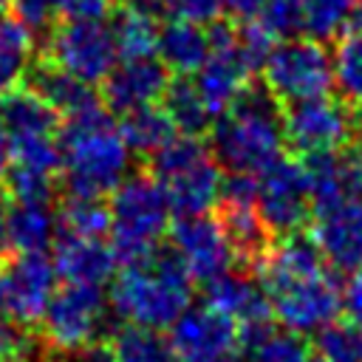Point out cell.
Returning a JSON list of instances; mask_svg holds the SVG:
<instances>
[{
	"label": "cell",
	"instance_id": "6da1fadb",
	"mask_svg": "<svg viewBox=\"0 0 362 362\" xmlns=\"http://www.w3.org/2000/svg\"><path fill=\"white\" fill-rule=\"evenodd\" d=\"M257 280L269 297L272 314L294 334H311L337 320L342 291L317 243L305 235H280L257 263Z\"/></svg>",
	"mask_w": 362,
	"mask_h": 362
},
{
	"label": "cell",
	"instance_id": "7a4b0ae2",
	"mask_svg": "<svg viewBox=\"0 0 362 362\" xmlns=\"http://www.w3.org/2000/svg\"><path fill=\"white\" fill-rule=\"evenodd\" d=\"M59 156L68 195L105 198L124 178L130 167V147L113 124L105 102L65 116L59 124Z\"/></svg>",
	"mask_w": 362,
	"mask_h": 362
},
{
	"label": "cell",
	"instance_id": "3957f363",
	"mask_svg": "<svg viewBox=\"0 0 362 362\" xmlns=\"http://www.w3.org/2000/svg\"><path fill=\"white\" fill-rule=\"evenodd\" d=\"M283 110L266 85H249L212 127V153L229 173L260 175L280 158Z\"/></svg>",
	"mask_w": 362,
	"mask_h": 362
},
{
	"label": "cell",
	"instance_id": "277c9868",
	"mask_svg": "<svg viewBox=\"0 0 362 362\" xmlns=\"http://www.w3.org/2000/svg\"><path fill=\"white\" fill-rule=\"evenodd\" d=\"M192 280L173 252H153L139 263L122 266L110 283V308L127 322L150 331L173 328L189 308Z\"/></svg>",
	"mask_w": 362,
	"mask_h": 362
},
{
	"label": "cell",
	"instance_id": "5b68a950",
	"mask_svg": "<svg viewBox=\"0 0 362 362\" xmlns=\"http://www.w3.org/2000/svg\"><path fill=\"white\" fill-rule=\"evenodd\" d=\"M110 246L122 266L161 249L170 229V201L153 175H130L110 192Z\"/></svg>",
	"mask_w": 362,
	"mask_h": 362
},
{
	"label": "cell",
	"instance_id": "8992f818",
	"mask_svg": "<svg viewBox=\"0 0 362 362\" xmlns=\"http://www.w3.org/2000/svg\"><path fill=\"white\" fill-rule=\"evenodd\" d=\"M150 175L164 189L170 206L181 215H204L221 201L223 173L198 136H175L150 161Z\"/></svg>",
	"mask_w": 362,
	"mask_h": 362
},
{
	"label": "cell",
	"instance_id": "52a82bcc",
	"mask_svg": "<svg viewBox=\"0 0 362 362\" xmlns=\"http://www.w3.org/2000/svg\"><path fill=\"white\" fill-rule=\"evenodd\" d=\"M260 71L266 90L283 105L328 96V90L334 88L331 54L320 40L311 37L280 40Z\"/></svg>",
	"mask_w": 362,
	"mask_h": 362
},
{
	"label": "cell",
	"instance_id": "ba28073f",
	"mask_svg": "<svg viewBox=\"0 0 362 362\" xmlns=\"http://www.w3.org/2000/svg\"><path fill=\"white\" fill-rule=\"evenodd\" d=\"M119 51L110 23L93 17H68L51 28L42 51V62L88 82L99 85L116 68Z\"/></svg>",
	"mask_w": 362,
	"mask_h": 362
},
{
	"label": "cell",
	"instance_id": "9c48e42d",
	"mask_svg": "<svg viewBox=\"0 0 362 362\" xmlns=\"http://www.w3.org/2000/svg\"><path fill=\"white\" fill-rule=\"evenodd\" d=\"M107 320V305L102 286H82V283H62L45 311H42V337L57 351H85L96 345Z\"/></svg>",
	"mask_w": 362,
	"mask_h": 362
},
{
	"label": "cell",
	"instance_id": "30bf717a",
	"mask_svg": "<svg viewBox=\"0 0 362 362\" xmlns=\"http://www.w3.org/2000/svg\"><path fill=\"white\" fill-rule=\"evenodd\" d=\"M354 130L356 119L342 99L317 96L305 102H291L283 110V136L303 158L351 144Z\"/></svg>",
	"mask_w": 362,
	"mask_h": 362
},
{
	"label": "cell",
	"instance_id": "8fae6325",
	"mask_svg": "<svg viewBox=\"0 0 362 362\" xmlns=\"http://www.w3.org/2000/svg\"><path fill=\"white\" fill-rule=\"evenodd\" d=\"M170 252L175 255L187 277L201 286L223 277L235 263V252L221 221L206 212L181 215L170 226Z\"/></svg>",
	"mask_w": 362,
	"mask_h": 362
},
{
	"label": "cell",
	"instance_id": "7c38bea8",
	"mask_svg": "<svg viewBox=\"0 0 362 362\" xmlns=\"http://www.w3.org/2000/svg\"><path fill=\"white\" fill-rule=\"evenodd\" d=\"M54 260L42 252H20L0 263V314L28 328L42 320V311L57 291Z\"/></svg>",
	"mask_w": 362,
	"mask_h": 362
},
{
	"label": "cell",
	"instance_id": "4fadbf2b",
	"mask_svg": "<svg viewBox=\"0 0 362 362\" xmlns=\"http://www.w3.org/2000/svg\"><path fill=\"white\" fill-rule=\"evenodd\" d=\"M257 212L269 232L291 235L311 212L308 173L303 161L280 156L257 175Z\"/></svg>",
	"mask_w": 362,
	"mask_h": 362
},
{
	"label": "cell",
	"instance_id": "5bb4252c",
	"mask_svg": "<svg viewBox=\"0 0 362 362\" xmlns=\"http://www.w3.org/2000/svg\"><path fill=\"white\" fill-rule=\"evenodd\" d=\"M252 65L246 62L240 42H238V28L229 23H212L209 25V57L204 68L198 71V90L209 107V113L218 119L229 105L252 85L249 82Z\"/></svg>",
	"mask_w": 362,
	"mask_h": 362
},
{
	"label": "cell",
	"instance_id": "9a60e30c",
	"mask_svg": "<svg viewBox=\"0 0 362 362\" xmlns=\"http://www.w3.org/2000/svg\"><path fill=\"white\" fill-rule=\"evenodd\" d=\"M311 189V209L322 212L345 201H362V153L351 144L303 158Z\"/></svg>",
	"mask_w": 362,
	"mask_h": 362
},
{
	"label": "cell",
	"instance_id": "2e32d148",
	"mask_svg": "<svg viewBox=\"0 0 362 362\" xmlns=\"http://www.w3.org/2000/svg\"><path fill=\"white\" fill-rule=\"evenodd\" d=\"M170 345L181 362H206L215 356H226L238 348V325L209 305L187 308L170 328Z\"/></svg>",
	"mask_w": 362,
	"mask_h": 362
},
{
	"label": "cell",
	"instance_id": "e0dca14e",
	"mask_svg": "<svg viewBox=\"0 0 362 362\" xmlns=\"http://www.w3.org/2000/svg\"><path fill=\"white\" fill-rule=\"evenodd\" d=\"M102 85H105V96H102L105 107L110 113L124 116L130 110L156 105L170 85V74L158 57H136L116 62V68L107 74Z\"/></svg>",
	"mask_w": 362,
	"mask_h": 362
},
{
	"label": "cell",
	"instance_id": "ac0fdd59",
	"mask_svg": "<svg viewBox=\"0 0 362 362\" xmlns=\"http://www.w3.org/2000/svg\"><path fill=\"white\" fill-rule=\"evenodd\" d=\"M311 240L317 243L322 260L334 272H359L362 269V201H345L331 209L314 212Z\"/></svg>",
	"mask_w": 362,
	"mask_h": 362
},
{
	"label": "cell",
	"instance_id": "d6986e66",
	"mask_svg": "<svg viewBox=\"0 0 362 362\" xmlns=\"http://www.w3.org/2000/svg\"><path fill=\"white\" fill-rule=\"evenodd\" d=\"M54 269L65 283L102 286L116 272V252L105 238H74L57 235L54 240Z\"/></svg>",
	"mask_w": 362,
	"mask_h": 362
},
{
	"label": "cell",
	"instance_id": "ffe728a7",
	"mask_svg": "<svg viewBox=\"0 0 362 362\" xmlns=\"http://www.w3.org/2000/svg\"><path fill=\"white\" fill-rule=\"evenodd\" d=\"M206 305L223 314L226 320H232L238 328L266 322L272 314V305L260 280L240 272H226L223 277L206 283Z\"/></svg>",
	"mask_w": 362,
	"mask_h": 362
},
{
	"label": "cell",
	"instance_id": "44dd1931",
	"mask_svg": "<svg viewBox=\"0 0 362 362\" xmlns=\"http://www.w3.org/2000/svg\"><path fill=\"white\" fill-rule=\"evenodd\" d=\"M0 116L8 130V141L59 136V113L28 85H17L0 99Z\"/></svg>",
	"mask_w": 362,
	"mask_h": 362
},
{
	"label": "cell",
	"instance_id": "7402d4cb",
	"mask_svg": "<svg viewBox=\"0 0 362 362\" xmlns=\"http://www.w3.org/2000/svg\"><path fill=\"white\" fill-rule=\"evenodd\" d=\"M156 57L167 71H175L178 76L198 74L209 57V31L187 20H170L158 31Z\"/></svg>",
	"mask_w": 362,
	"mask_h": 362
},
{
	"label": "cell",
	"instance_id": "603a6c76",
	"mask_svg": "<svg viewBox=\"0 0 362 362\" xmlns=\"http://www.w3.org/2000/svg\"><path fill=\"white\" fill-rule=\"evenodd\" d=\"M28 88L37 90L59 116H74V113H82L93 105H99L102 99L96 96L93 85L48 65V62H40L34 68H28Z\"/></svg>",
	"mask_w": 362,
	"mask_h": 362
},
{
	"label": "cell",
	"instance_id": "cb8c5ba5",
	"mask_svg": "<svg viewBox=\"0 0 362 362\" xmlns=\"http://www.w3.org/2000/svg\"><path fill=\"white\" fill-rule=\"evenodd\" d=\"M238 348L246 351L249 362H311V351L294 331H277L272 322H255L238 328Z\"/></svg>",
	"mask_w": 362,
	"mask_h": 362
},
{
	"label": "cell",
	"instance_id": "d4e9b609",
	"mask_svg": "<svg viewBox=\"0 0 362 362\" xmlns=\"http://www.w3.org/2000/svg\"><path fill=\"white\" fill-rule=\"evenodd\" d=\"M8 240L17 252H42L54 240L57 215L51 201H14L8 198Z\"/></svg>",
	"mask_w": 362,
	"mask_h": 362
},
{
	"label": "cell",
	"instance_id": "484cf974",
	"mask_svg": "<svg viewBox=\"0 0 362 362\" xmlns=\"http://www.w3.org/2000/svg\"><path fill=\"white\" fill-rule=\"evenodd\" d=\"M102 356L105 362H181L170 339H164L158 331L139 325L119 328L102 345Z\"/></svg>",
	"mask_w": 362,
	"mask_h": 362
},
{
	"label": "cell",
	"instance_id": "4316f807",
	"mask_svg": "<svg viewBox=\"0 0 362 362\" xmlns=\"http://www.w3.org/2000/svg\"><path fill=\"white\" fill-rule=\"evenodd\" d=\"M113 42L119 51V59H136V57H156L158 45V17H150L144 11H136L130 6L116 3V11L110 17Z\"/></svg>",
	"mask_w": 362,
	"mask_h": 362
},
{
	"label": "cell",
	"instance_id": "83f0119b",
	"mask_svg": "<svg viewBox=\"0 0 362 362\" xmlns=\"http://www.w3.org/2000/svg\"><path fill=\"white\" fill-rule=\"evenodd\" d=\"M34 51V28H28L20 17H3L0 20V99L20 85V79L28 74Z\"/></svg>",
	"mask_w": 362,
	"mask_h": 362
},
{
	"label": "cell",
	"instance_id": "f1b7e54d",
	"mask_svg": "<svg viewBox=\"0 0 362 362\" xmlns=\"http://www.w3.org/2000/svg\"><path fill=\"white\" fill-rule=\"evenodd\" d=\"M119 130H122L130 153H144V156H156L167 141H173L178 136L173 119L158 105H147V107L124 113Z\"/></svg>",
	"mask_w": 362,
	"mask_h": 362
},
{
	"label": "cell",
	"instance_id": "f546056e",
	"mask_svg": "<svg viewBox=\"0 0 362 362\" xmlns=\"http://www.w3.org/2000/svg\"><path fill=\"white\" fill-rule=\"evenodd\" d=\"M161 107L167 110V116L173 119L175 130L181 136H201L209 122L215 119L198 90V85L189 76H178L167 85L164 96H161Z\"/></svg>",
	"mask_w": 362,
	"mask_h": 362
},
{
	"label": "cell",
	"instance_id": "4dcf8cb0",
	"mask_svg": "<svg viewBox=\"0 0 362 362\" xmlns=\"http://www.w3.org/2000/svg\"><path fill=\"white\" fill-rule=\"evenodd\" d=\"M110 232V209L102 198L68 195L57 212V235L105 238Z\"/></svg>",
	"mask_w": 362,
	"mask_h": 362
},
{
	"label": "cell",
	"instance_id": "1f68e13d",
	"mask_svg": "<svg viewBox=\"0 0 362 362\" xmlns=\"http://www.w3.org/2000/svg\"><path fill=\"white\" fill-rule=\"evenodd\" d=\"M303 34L311 40H331L351 28L359 17V0H300Z\"/></svg>",
	"mask_w": 362,
	"mask_h": 362
},
{
	"label": "cell",
	"instance_id": "d6a6232c",
	"mask_svg": "<svg viewBox=\"0 0 362 362\" xmlns=\"http://www.w3.org/2000/svg\"><path fill=\"white\" fill-rule=\"evenodd\" d=\"M331 65L334 85L339 88L342 99L362 105V28H348L345 34H339Z\"/></svg>",
	"mask_w": 362,
	"mask_h": 362
},
{
	"label": "cell",
	"instance_id": "836d02e7",
	"mask_svg": "<svg viewBox=\"0 0 362 362\" xmlns=\"http://www.w3.org/2000/svg\"><path fill=\"white\" fill-rule=\"evenodd\" d=\"M314 348L320 362H362V325L354 320H334L317 331Z\"/></svg>",
	"mask_w": 362,
	"mask_h": 362
},
{
	"label": "cell",
	"instance_id": "e575fe53",
	"mask_svg": "<svg viewBox=\"0 0 362 362\" xmlns=\"http://www.w3.org/2000/svg\"><path fill=\"white\" fill-rule=\"evenodd\" d=\"M274 40H291L303 31L300 0H266L263 11L255 17Z\"/></svg>",
	"mask_w": 362,
	"mask_h": 362
},
{
	"label": "cell",
	"instance_id": "d590c367",
	"mask_svg": "<svg viewBox=\"0 0 362 362\" xmlns=\"http://www.w3.org/2000/svg\"><path fill=\"white\" fill-rule=\"evenodd\" d=\"M14 8V17H20L28 28L51 25L57 14H68L71 0H8Z\"/></svg>",
	"mask_w": 362,
	"mask_h": 362
},
{
	"label": "cell",
	"instance_id": "8d00e7d4",
	"mask_svg": "<svg viewBox=\"0 0 362 362\" xmlns=\"http://www.w3.org/2000/svg\"><path fill=\"white\" fill-rule=\"evenodd\" d=\"M164 6L173 20H187L195 25H212L223 11L221 0H164Z\"/></svg>",
	"mask_w": 362,
	"mask_h": 362
},
{
	"label": "cell",
	"instance_id": "74e56055",
	"mask_svg": "<svg viewBox=\"0 0 362 362\" xmlns=\"http://www.w3.org/2000/svg\"><path fill=\"white\" fill-rule=\"evenodd\" d=\"M31 339L14 320L0 314V362H23L28 356Z\"/></svg>",
	"mask_w": 362,
	"mask_h": 362
},
{
	"label": "cell",
	"instance_id": "f35d334b",
	"mask_svg": "<svg viewBox=\"0 0 362 362\" xmlns=\"http://www.w3.org/2000/svg\"><path fill=\"white\" fill-rule=\"evenodd\" d=\"M342 308L348 311V320L362 325V269L354 272L342 291Z\"/></svg>",
	"mask_w": 362,
	"mask_h": 362
},
{
	"label": "cell",
	"instance_id": "ab89813d",
	"mask_svg": "<svg viewBox=\"0 0 362 362\" xmlns=\"http://www.w3.org/2000/svg\"><path fill=\"white\" fill-rule=\"evenodd\" d=\"M221 6H223V11H226L232 20L246 23V20H255V17L263 11L266 0H221Z\"/></svg>",
	"mask_w": 362,
	"mask_h": 362
},
{
	"label": "cell",
	"instance_id": "60d3db41",
	"mask_svg": "<svg viewBox=\"0 0 362 362\" xmlns=\"http://www.w3.org/2000/svg\"><path fill=\"white\" fill-rule=\"evenodd\" d=\"M8 192H0V263L6 260L11 240H8Z\"/></svg>",
	"mask_w": 362,
	"mask_h": 362
},
{
	"label": "cell",
	"instance_id": "b9f144b4",
	"mask_svg": "<svg viewBox=\"0 0 362 362\" xmlns=\"http://www.w3.org/2000/svg\"><path fill=\"white\" fill-rule=\"evenodd\" d=\"M8 167H11V141H8V130L0 116V178H6Z\"/></svg>",
	"mask_w": 362,
	"mask_h": 362
},
{
	"label": "cell",
	"instance_id": "7bdbcfd3",
	"mask_svg": "<svg viewBox=\"0 0 362 362\" xmlns=\"http://www.w3.org/2000/svg\"><path fill=\"white\" fill-rule=\"evenodd\" d=\"M206 362H240V359H235L232 354H226V356H215V359H206Z\"/></svg>",
	"mask_w": 362,
	"mask_h": 362
},
{
	"label": "cell",
	"instance_id": "ee69618b",
	"mask_svg": "<svg viewBox=\"0 0 362 362\" xmlns=\"http://www.w3.org/2000/svg\"><path fill=\"white\" fill-rule=\"evenodd\" d=\"M359 14H362V0H359Z\"/></svg>",
	"mask_w": 362,
	"mask_h": 362
},
{
	"label": "cell",
	"instance_id": "f6af8a7d",
	"mask_svg": "<svg viewBox=\"0 0 362 362\" xmlns=\"http://www.w3.org/2000/svg\"><path fill=\"white\" fill-rule=\"evenodd\" d=\"M311 362H320V359H317V356H314V359H311Z\"/></svg>",
	"mask_w": 362,
	"mask_h": 362
},
{
	"label": "cell",
	"instance_id": "bcb514c9",
	"mask_svg": "<svg viewBox=\"0 0 362 362\" xmlns=\"http://www.w3.org/2000/svg\"><path fill=\"white\" fill-rule=\"evenodd\" d=\"M3 3H8V0H0V6H3Z\"/></svg>",
	"mask_w": 362,
	"mask_h": 362
},
{
	"label": "cell",
	"instance_id": "7dc6e473",
	"mask_svg": "<svg viewBox=\"0 0 362 362\" xmlns=\"http://www.w3.org/2000/svg\"><path fill=\"white\" fill-rule=\"evenodd\" d=\"M0 20H3V17H0Z\"/></svg>",
	"mask_w": 362,
	"mask_h": 362
}]
</instances>
